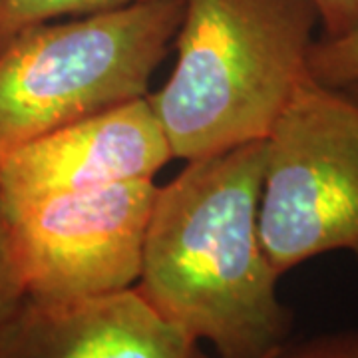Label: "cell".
<instances>
[{"label": "cell", "mask_w": 358, "mask_h": 358, "mask_svg": "<svg viewBox=\"0 0 358 358\" xmlns=\"http://www.w3.org/2000/svg\"><path fill=\"white\" fill-rule=\"evenodd\" d=\"M259 239L285 275L322 253L358 263V106L307 76L265 138Z\"/></svg>", "instance_id": "obj_4"}, {"label": "cell", "mask_w": 358, "mask_h": 358, "mask_svg": "<svg viewBox=\"0 0 358 358\" xmlns=\"http://www.w3.org/2000/svg\"><path fill=\"white\" fill-rule=\"evenodd\" d=\"M308 76L331 88L358 82V26L336 38H317L308 52Z\"/></svg>", "instance_id": "obj_9"}, {"label": "cell", "mask_w": 358, "mask_h": 358, "mask_svg": "<svg viewBox=\"0 0 358 358\" xmlns=\"http://www.w3.org/2000/svg\"><path fill=\"white\" fill-rule=\"evenodd\" d=\"M173 159L148 96L28 141L0 159V201L154 179Z\"/></svg>", "instance_id": "obj_6"}, {"label": "cell", "mask_w": 358, "mask_h": 358, "mask_svg": "<svg viewBox=\"0 0 358 358\" xmlns=\"http://www.w3.org/2000/svg\"><path fill=\"white\" fill-rule=\"evenodd\" d=\"M0 358H211L136 287L68 301L26 296L0 334Z\"/></svg>", "instance_id": "obj_7"}, {"label": "cell", "mask_w": 358, "mask_h": 358, "mask_svg": "<svg viewBox=\"0 0 358 358\" xmlns=\"http://www.w3.org/2000/svg\"><path fill=\"white\" fill-rule=\"evenodd\" d=\"M150 0H0V50L26 28L36 24L110 13Z\"/></svg>", "instance_id": "obj_8"}, {"label": "cell", "mask_w": 358, "mask_h": 358, "mask_svg": "<svg viewBox=\"0 0 358 358\" xmlns=\"http://www.w3.org/2000/svg\"><path fill=\"white\" fill-rule=\"evenodd\" d=\"M341 90H345L346 94H348V98L358 106V82L350 84V86H345V88H341Z\"/></svg>", "instance_id": "obj_13"}, {"label": "cell", "mask_w": 358, "mask_h": 358, "mask_svg": "<svg viewBox=\"0 0 358 358\" xmlns=\"http://www.w3.org/2000/svg\"><path fill=\"white\" fill-rule=\"evenodd\" d=\"M319 24L320 38H336L358 26V0H313Z\"/></svg>", "instance_id": "obj_12"}, {"label": "cell", "mask_w": 358, "mask_h": 358, "mask_svg": "<svg viewBox=\"0 0 358 358\" xmlns=\"http://www.w3.org/2000/svg\"><path fill=\"white\" fill-rule=\"evenodd\" d=\"M157 185L124 181L2 203L32 299L68 301L138 282Z\"/></svg>", "instance_id": "obj_5"}, {"label": "cell", "mask_w": 358, "mask_h": 358, "mask_svg": "<svg viewBox=\"0 0 358 358\" xmlns=\"http://www.w3.org/2000/svg\"><path fill=\"white\" fill-rule=\"evenodd\" d=\"M268 358H358V329L285 343Z\"/></svg>", "instance_id": "obj_11"}, {"label": "cell", "mask_w": 358, "mask_h": 358, "mask_svg": "<svg viewBox=\"0 0 358 358\" xmlns=\"http://www.w3.org/2000/svg\"><path fill=\"white\" fill-rule=\"evenodd\" d=\"M28 296L26 281L14 251L8 223L0 207V334Z\"/></svg>", "instance_id": "obj_10"}, {"label": "cell", "mask_w": 358, "mask_h": 358, "mask_svg": "<svg viewBox=\"0 0 358 358\" xmlns=\"http://www.w3.org/2000/svg\"><path fill=\"white\" fill-rule=\"evenodd\" d=\"M317 26L313 0H183L176 66L148 94L173 157L265 140L308 76Z\"/></svg>", "instance_id": "obj_2"}, {"label": "cell", "mask_w": 358, "mask_h": 358, "mask_svg": "<svg viewBox=\"0 0 358 358\" xmlns=\"http://www.w3.org/2000/svg\"><path fill=\"white\" fill-rule=\"evenodd\" d=\"M265 140L189 159L155 193L136 291L217 358H268L293 329L259 239Z\"/></svg>", "instance_id": "obj_1"}, {"label": "cell", "mask_w": 358, "mask_h": 358, "mask_svg": "<svg viewBox=\"0 0 358 358\" xmlns=\"http://www.w3.org/2000/svg\"><path fill=\"white\" fill-rule=\"evenodd\" d=\"M183 0L26 28L0 50V159L20 145L148 96L173 46Z\"/></svg>", "instance_id": "obj_3"}]
</instances>
